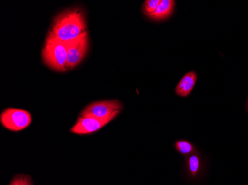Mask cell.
<instances>
[{"instance_id":"cell-1","label":"cell","mask_w":248,"mask_h":185,"mask_svg":"<svg viewBox=\"0 0 248 185\" xmlns=\"http://www.w3.org/2000/svg\"><path fill=\"white\" fill-rule=\"evenodd\" d=\"M86 21L81 11L68 10L58 15L53 22L50 32L57 40L69 43L86 32Z\"/></svg>"},{"instance_id":"cell-2","label":"cell","mask_w":248,"mask_h":185,"mask_svg":"<svg viewBox=\"0 0 248 185\" xmlns=\"http://www.w3.org/2000/svg\"><path fill=\"white\" fill-rule=\"evenodd\" d=\"M43 62L56 71L67 70V43L57 40L49 33L42 51Z\"/></svg>"},{"instance_id":"cell-3","label":"cell","mask_w":248,"mask_h":185,"mask_svg":"<svg viewBox=\"0 0 248 185\" xmlns=\"http://www.w3.org/2000/svg\"><path fill=\"white\" fill-rule=\"evenodd\" d=\"M122 108L121 103L117 100L96 101L86 107L80 114V116L113 120Z\"/></svg>"},{"instance_id":"cell-4","label":"cell","mask_w":248,"mask_h":185,"mask_svg":"<svg viewBox=\"0 0 248 185\" xmlns=\"http://www.w3.org/2000/svg\"><path fill=\"white\" fill-rule=\"evenodd\" d=\"M0 119L5 128L14 132L24 130L29 126L32 121L30 113L25 110L16 108L4 110Z\"/></svg>"},{"instance_id":"cell-5","label":"cell","mask_w":248,"mask_h":185,"mask_svg":"<svg viewBox=\"0 0 248 185\" xmlns=\"http://www.w3.org/2000/svg\"><path fill=\"white\" fill-rule=\"evenodd\" d=\"M88 43L86 31L78 38L67 43V69H72L83 60L87 53Z\"/></svg>"},{"instance_id":"cell-6","label":"cell","mask_w":248,"mask_h":185,"mask_svg":"<svg viewBox=\"0 0 248 185\" xmlns=\"http://www.w3.org/2000/svg\"><path fill=\"white\" fill-rule=\"evenodd\" d=\"M111 119H99L90 116H80L70 131L75 134H90L103 128L111 122Z\"/></svg>"},{"instance_id":"cell-7","label":"cell","mask_w":248,"mask_h":185,"mask_svg":"<svg viewBox=\"0 0 248 185\" xmlns=\"http://www.w3.org/2000/svg\"><path fill=\"white\" fill-rule=\"evenodd\" d=\"M196 79L197 76L194 72L186 73L177 85L176 94L182 97L189 96L196 85Z\"/></svg>"},{"instance_id":"cell-8","label":"cell","mask_w":248,"mask_h":185,"mask_svg":"<svg viewBox=\"0 0 248 185\" xmlns=\"http://www.w3.org/2000/svg\"><path fill=\"white\" fill-rule=\"evenodd\" d=\"M175 6V2L172 0H161L159 5L153 13L147 14L150 19L154 20H162L170 16Z\"/></svg>"},{"instance_id":"cell-9","label":"cell","mask_w":248,"mask_h":185,"mask_svg":"<svg viewBox=\"0 0 248 185\" xmlns=\"http://www.w3.org/2000/svg\"><path fill=\"white\" fill-rule=\"evenodd\" d=\"M200 161L199 157L196 155H192L188 160V167H189V172L193 176H196L199 172Z\"/></svg>"},{"instance_id":"cell-10","label":"cell","mask_w":248,"mask_h":185,"mask_svg":"<svg viewBox=\"0 0 248 185\" xmlns=\"http://www.w3.org/2000/svg\"><path fill=\"white\" fill-rule=\"evenodd\" d=\"M177 150L182 154H189L193 152V147L190 143L186 141H178L175 144Z\"/></svg>"},{"instance_id":"cell-11","label":"cell","mask_w":248,"mask_h":185,"mask_svg":"<svg viewBox=\"0 0 248 185\" xmlns=\"http://www.w3.org/2000/svg\"><path fill=\"white\" fill-rule=\"evenodd\" d=\"M10 185H33L31 178L26 175L15 176Z\"/></svg>"},{"instance_id":"cell-12","label":"cell","mask_w":248,"mask_h":185,"mask_svg":"<svg viewBox=\"0 0 248 185\" xmlns=\"http://www.w3.org/2000/svg\"><path fill=\"white\" fill-rule=\"evenodd\" d=\"M161 0H147L143 5V10H144L146 14H150L153 13L155 11L156 8L159 5Z\"/></svg>"}]
</instances>
